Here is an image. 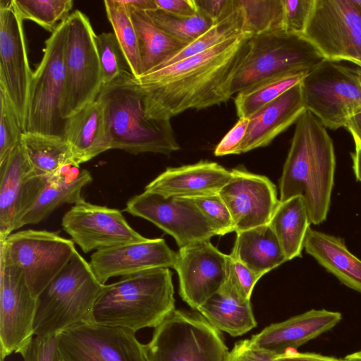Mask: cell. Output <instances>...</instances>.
I'll list each match as a JSON object with an SVG mask.
<instances>
[{
  "mask_svg": "<svg viewBox=\"0 0 361 361\" xmlns=\"http://www.w3.org/2000/svg\"><path fill=\"white\" fill-rule=\"evenodd\" d=\"M276 359L279 361H343V359L313 353H300L296 350H288L276 356Z\"/></svg>",
  "mask_w": 361,
  "mask_h": 361,
  "instance_id": "49",
  "label": "cell"
},
{
  "mask_svg": "<svg viewBox=\"0 0 361 361\" xmlns=\"http://www.w3.org/2000/svg\"><path fill=\"white\" fill-rule=\"evenodd\" d=\"M357 68H358V73H359V75H360V81H361V68L359 67Z\"/></svg>",
  "mask_w": 361,
  "mask_h": 361,
  "instance_id": "56",
  "label": "cell"
},
{
  "mask_svg": "<svg viewBox=\"0 0 361 361\" xmlns=\"http://www.w3.org/2000/svg\"><path fill=\"white\" fill-rule=\"evenodd\" d=\"M250 118H239L226 134L214 149L216 157L241 154L242 144L249 125Z\"/></svg>",
  "mask_w": 361,
  "mask_h": 361,
  "instance_id": "45",
  "label": "cell"
},
{
  "mask_svg": "<svg viewBox=\"0 0 361 361\" xmlns=\"http://www.w3.org/2000/svg\"><path fill=\"white\" fill-rule=\"evenodd\" d=\"M97 99L104 107L111 149L165 155L180 149L171 120L152 115L145 92L128 70L103 85Z\"/></svg>",
  "mask_w": 361,
  "mask_h": 361,
  "instance_id": "3",
  "label": "cell"
},
{
  "mask_svg": "<svg viewBox=\"0 0 361 361\" xmlns=\"http://www.w3.org/2000/svg\"><path fill=\"white\" fill-rule=\"evenodd\" d=\"M123 1L129 6L145 11L158 8L155 0H123Z\"/></svg>",
  "mask_w": 361,
  "mask_h": 361,
  "instance_id": "51",
  "label": "cell"
},
{
  "mask_svg": "<svg viewBox=\"0 0 361 361\" xmlns=\"http://www.w3.org/2000/svg\"><path fill=\"white\" fill-rule=\"evenodd\" d=\"M316 0H282L283 30L303 35Z\"/></svg>",
  "mask_w": 361,
  "mask_h": 361,
  "instance_id": "43",
  "label": "cell"
},
{
  "mask_svg": "<svg viewBox=\"0 0 361 361\" xmlns=\"http://www.w3.org/2000/svg\"><path fill=\"white\" fill-rule=\"evenodd\" d=\"M19 353L24 361H63L56 336L34 335Z\"/></svg>",
  "mask_w": 361,
  "mask_h": 361,
  "instance_id": "44",
  "label": "cell"
},
{
  "mask_svg": "<svg viewBox=\"0 0 361 361\" xmlns=\"http://www.w3.org/2000/svg\"><path fill=\"white\" fill-rule=\"evenodd\" d=\"M66 34V20L45 42L42 59L32 77L23 133L65 138L66 120L63 116V102Z\"/></svg>",
  "mask_w": 361,
  "mask_h": 361,
  "instance_id": "7",
  "label": "cell"
},
{
  "mask_svg": "<svg viewBox=\"0 0 361 361\" xmlns=\"http://www.w3.org/2000/svg\"><path fill=\"white\" fill-rule=\"evenodd\" d=\"M0 240H5L36 200L47 177L33 169L20 141L0 164Z\"/></svg>",
  "mask_w": 361,
  "mask_h": 361,
  "instance_id": "20",
  "label": "cell"
},
{
  "mask_svg": "<svg viewBox=\"0 0 361 361\" xmlns=\"http://www.w3.org/2000/svg\"><path fill=\"white\" fill-rule=\"evenodd\" d=\"M355 143V150L351 153L353 169L357 180L361 182V142L353 137Z\"/></svg>",
  "mask_w": 361,
  "mask_h": 361,
  "instance_id": "50",
  "label": "cell"
},
{
  "mask_svg": "<svg viewBox=\"0 0 361 361\" xmlns=\"http://www.w3.org/2000/svg\"><path fill=\"white\" fill-rule=\"evenodd\" d=\"M344 61H348L355 64L357 67L361 68V53L355 57L348 58Z\"/></svg>",
  "mask_w": 361,
  "mask_h": 361,
  "instance_id": "54",
  "label": "cell"
},
{
  "mask_svg": "<svg viewBox=\"0 0 361 361\" xmlns=\"http://www.w3.org/2000/svg\"><path fill=\"white\" fill-rule=\"evenodd\" d=\"M92 180L87 170H80L79 166L73 164L64 166L56 174L47 177L44 188L20 217L16 230L27 224L39 223L63 204H75L83 201L82 190Z\"/></svg>",
  "mask_w": 361,
  "mask_h": 361,
  "instance_id": "26",
  "label": "cell"
},
{
  "mask_svg": "<svg viewBox=\"0 0 361 361\" xmlns=\"http://www.w3.org/2000/svg\"><path fill=\"white\" fill-rule=\"evenodd\" d=\"M324 59L302 35L281 30L252 36L229 83V97L276 78L308 73Z\"/></svg>",
  "mask_w": 361,
  "mask_h": 361,
  "instance_id": "6",
  "label": "cell"
},
{
  "mask_svg": "<svg viewBox=\"0 0 361 361\" xmlns=\"http://www.w3.org/2000/svg\"><path fill=\"white\" fill-rule=\"evenodd\" d=\"M189 199L207 219L217 235L235 231L231 213L219 193Z\"/></svg>",
  "mask_w": 361,
  "mask_h": 361,
  "instance_id": "41",
  "label": "cell"
},
{
  "mask_svg": "<svg viewBox=\"0 0 361 361\" xmlns=\"http://www.w3.org/2000/svg\"><path fill=\"white\" fill-rule=\"evenodd\" d=\"M325 59L361 53V16L351 0H316L303 35Z\"/></svg>",
  "mask_w": 361,
  "mask_h": 361,
  "instance_id": "12",
  "label": "cell"
},
{
  "mask_svg": "<svg viewBox=\"0 0 361 361\" xmlns=\"http://www.w3.org/2000/svg\"><path fill=\"white\" fill-rule=\"evenodd\" d=\"M304 248L342 283L361 293V260L348 250L343 238L310 228Z\"/></svg>",
  "mask_w": 361,
  "mask_h": 361,
  "instance_id": "27",
  "label": "cell"
},
{
  "mask_svg": "<svg viewBox=\"0 0 361 361\" xmlns=\"http://www.w3.org/2000/svg\"><path fill=\"white\" fill-rule=\"evenodd\" d=\"M104 4L107 18L122 49L129 71L137 79L142 74V64L137 35L128 8L123 0H106Z\"/></svg>",
  "mask_w": 361,
  "mask_h": 361,
  "instance_id": "33",
  "label": "cell"
},
{
  "mask_svg": "<svg viewBox=\"0 0 361 361\" xmlns=\"http://www.w3.org/2000/svg\"><path fill=\"white\" fill-rule=\"evenodd\" d=\"M125 211L152 222L171 235L179 248L217 235L189 198L164 197L144 191L128 201Z\"/></svg>",
  "mask_w": 361,
  "mask_h": 361,
  "instance_id": "13",
  "label": "cell"
},
{
  "mask_svg": "<svg viewBox=\"0 0 361 361\" xmlns=\"http://www.w3.org/2000/svg\"><path fill=\"white\" fill-rule=\"evenodd\" d=\"M338 312L311 310L285 321L272 324L250 338L257 348L279 356L296 350L326 331L341 320Z\"/></svg>",
  "mask_w": 361,
  "mask_h": 361,
  "instance_id": "22",
  "label": "cell"
},
{
  "mask_svg": "<svg viewBox=\"0 0 361 361\" xmlns=\"http://www.w3.org/2000/svg\"><path fill=\"white\" fill-rule=\"evenodd\" d=\"M243 14V32L254 36L283 30L282 0H236Z\"/></svg>",
  "mask_w": 361,
  "mask_h": 361,
  "instance_id": "36",
  "label": "cell"
},
{
  "mask_svg": "<svg viewBox=\"0 0 361 361\" xmlns=\"http://www.w3.org/2000/svg\"><path fill=\"white\" fill-rule=\"evenodd\" d=\"M173 269L178 276L181 298L197 310L226 282L228 255L209 240L197 241L179 248Z\"/></svg>",
  "mask_w": 361,
  "mask_h": 361,
  "instance_id": "18",
  "label": "cell"
},
{
  "mask_svg": "<svg viewBox=\"0 0 361 361\" xmlns=\"http://www.w3.org/2000/svg\"><path fill=\"white\" fill-rule=\"evenodd\" d=\"M175 310L172 274L154 269L104 285L92 311V322L136 333L156 328Z\"/></svg>",
  "mask_w": 361,
  "mask_h": 361,
  "instance_id": "4",
  "label": "cell"
},
{
  "mask_svg": "<svg viewBox=\"0 0 361 361\" xmlns=\"http://www.w3.org/2000/svg\"><path fill=\"white\" fill-rule=\"evenodd\" d=\"M1 359L20 353L34 336L37 299L20 269L0 255Z\"/></svg>",
  "mask_w": 361,
  "mask_h": 361,
  "instance_id": "16",
  "label": "cell"
},
{
  "mask_svg": "<svg viewBox=\"0 0 361 361\" xmlns=\"http://www.w3.org/2000/svg\"><path fill=\"white\" fill-rule=\"evenodd\" d=\"M307 73L276 78L237 94L235 106L239 118H250L289 89L302 82Z\"/></svg>",
  "mask_w": 361,
  "mask_h": 361,
  "instance_id": "35",
  "label": "cell"
},
{
  "mask_svg": "<svg viewBox=\"0 0 361 361\" xmlns=\"http://www.w3.org/2000/svg\"><path fill=\"white\" fill-rule=\"evenodd\" d=\"M219 194L232 216L236 233L269 224L279 203L275 185L243 168L232 169Z\"/></svg>",
  "mask_w": 361,
  "mask_h": 361,
  "instance_id": "19",
  "label": "cell"
},
{
  "mask_svg": "<svg viewBox=\"0 0 361 361\" xmlns=\"http://www.w3.org/2000/svg\"><path fill=\"white\" fill-rule=\"evenodd\" d=\"M157 8L170 13L192 16L197 13L195 0H155Z\"/></svg>",
  "mask_w": 361,
  "mask_h": 361,
  "instance_id": "48",
  "label": "cell"
},
{
  "mask_svg": "<svg viewBox=\"0 0 361 361\" xmlns=\"http://www.w3.org/2000/svg\"><path fill=\"white\" fill-rule=\"evenodd\" d=\"M146 12L159 28L188 44L197 39L213 25L212 20L199 11L192 16H177L159 8Z\"/></svg>",
  "mask_w": 361,
  "mask_h": 361,
  "instance_id": "38",
  "label": "cell"
},
{
  "mask_svg": "<svg viewBox=\"0 0 361 361\" xmlns=\"http://www.w3.org/2000/svg\"><path fill=\"white\" fill-rule=\"evenodd\" d=\"M262 276L228 255L227 278L225 283L243 299L250 300L253 288Z\"/></svg>",
  "mask_w": 361,
  "mask_h": 361,
  "instance_id": "42",
  "label": "cell"
},
{
  "mask_svg": "<svg viewBox=\"0 0 361 361\" xmlns=\"http://www.w3.org/2000/svg\"><path fill=\"white\" fill-rule=\"evenodd\" d=\"M306 110L331 130L346 128L361 112V81L358 68L324 59L301 82Z\"/></svg>",
  "mask_w": 361,
  "mask_h": 361,
  "instance_id": "9",
  "label": "cell"
},
{
  "mask_svg": "<svg viewBox=\"0 0 361 361\" xmlns=\"http://www.w3.org/2000/svg\"><path fill=\"white\" fill-rule=\"evenodd\" d=\"M343 361H361V350L348 355Z\"/></svg>",
  "mask_w": 361,
  "mask_h": 361,
  "instance_id": "53",
  "label": "cell"
},
{
  "mask_svg": "<svg viewBox=\"0 0 361 361\" xmlns=\"http://www.w3.org/2000/svg\"><path fill=\"white\" fill-rule=\"evenodd\" d=\"M56 336L63 361H146L142 344L127 329L90 322Z\"/></svg>",
  "mask_w": 361,
  "mask_h": 361,
  "instance_id": "14",
  "label": "cell"
},
{
  "mask_svg": "<svg viewBox=\"0 0 361 361\" xmlns=\"http://www.w3.org/2000/svg\"><path fill=\"white\" fill-rule=\"evenodd\" d=\"M104 285L98 281L90 263L76 251L36 298L34 335L56 336L92 322L93 307Z\"/></svg>",
  "mask_w": 361,
  "mask_h": 361,
  "instance_id": "5",
  "label": "cell"
},
{
  "mask_svg": "<svg viewBox=\"0 0 361 361\" xmlns=\"http://www.w3.org/2000/svg\"><path fill=\"white\" fill-rule=\"evenodd\" d=\"M23 21L13 0L0 1V87L8 94L24 133L33 72L29 65Z\"/></svg>",
  "mask_w": 361,
  "mask_h": 361,
  "instance_id": "15",
  "label": "cell"
},
{
  "mask_svg": "<svg viewBox=\"0 0 361 361\" xmlns=\"http://www.w3.org/2000/svg\"><path fill=\"white\" fill-rule=\"evenodd\" d=\"M197 11L202 13L215 24L234 9V0H195Z\"/></svg>",
  "mask_w": 361,
  "mask_h": 361,
  "instance_id": "47",
  "label": "cell"
},
{
  "mask_svg": "<svg viewBox=\"0 0 361 361\" xmlns=\"http://www.w3.org/2000/svg\"><path fill=\"white\" fill-rule=\"evenodd\" d=\"M20 18L34 21L53 33L69 17L72 0H13Z\"/></svg>",
  "mask_w": 361,
  "mask_h": 361,
  "instance_id": "37",
  "label": "cell"
},
{
  "mask_svg": "<svg viewBox=\"0 0 361 361\" xmlns=\"http://www.w3.org/2000/svg\"><path fill=\"white\" fill-rule=\"evenodd\" d=\"M178 252L163 238L124 244L97 250L91 255L90 265L103 284L111 277L128 276L145 271L174 268Z\"/></svg>",
  "mask_w": 361,
  "mask_h": 361,
  "instance_id": "21",
  "label": "cell"
},
{
  "mask_svg": "<svg viewBox=\"0 0 361 361\" xmlns=\"http://www.w3.org/2000/svg\"><path fill=\"white\" fill-rule=\"evenodd\" d=\"M21 143L30 164L41 176L49 177L66 165L76 166L71 147L65 138L25 133Z\"/></svg>",
  "mask_w": 361,
  "mask_h": 361,
  "instance_id": "32",
  "label": "cell"
},
{
  "mask_svg": "<svg viewBox=\"0 0 361 361\" xmlns=\"http://www.w3.org/2000/svg\"><path fill=\"white\" fill-rule=\"evenodd\" d=\"M95 44L103 85L112 82L123 71H129L122 49L114 32L96 35Z\"/></svg>",
  "mask_w": 361,
  "mask_h": 361,
  "instance_id": "39",
  "label": "cell"
},
{
  "mask_svg": "<svg viewBox=\"0 0 361 361\" xmlns=\"http://www.w3.org/2000/svg\"><path fill=\"white\" fill-rule=\"evenodd\" d=\"M305 110L300 82L249 118L241 153L269 145Z\"/></svg>",
  "mask_w": 361,
  "mask_h": 361,
  "instance_id": "24",
  "label": "cell"
},
{
  "mask_svg": "<svg viewBox=\"0 0 361 361\" xmlns=\"http://www.w3.org/2000/svg\"><path fill=\"white\" fill-rule=\"evenodd\" d=\"M346 128L353 137L357 138L361 142V112L353 116L348 121Z\"/></svg>",
  "mask_w": 361,
  "mask_h": 361,
  "instance_id": "52",
  "label": "cell"
},
{
  "mask_svg": "<svg viewBox=\"0 0 361 361\" xmlns=\"http://www.w3.org/2000/svg\"><path fill=\"white\" fill-rule=\"evenodd\" d=\"M231 176V171L219 164L201 161L166 169L145 186V191L164 197L204 196L219 193Z\"/></svg>",
  "mask_w": 361,
  "mask_h": 361,
  "instance_id": "23",
  "label": "cell"
},
{
  "mask_svg": "<svg viewBox=\"0 0 361 361\" xmlns=\"http://www.w3.org/2000/svg\"><path fill=\"white\" fill-rule=\"evenodd\" d=\"M65 139L76 166L111 149L102 104L97 99L66 119Z\"/></svg>",
  "mask_w": 361,
  "mask_h": 361,
  "instance_id": "25",
  "label": "cell"
},
{
  "mask_svg": "<svg viewBox=\"0 0 361 361\" xmlns=\"http://www.w3.org/2000/svg\"><path fill=\"white\" fill-rule=\"evenodd\" d=\"M1 255L17 266L37 298L77 251L74 242L48 231L24 230L0 240Z\"/></svg>",
  "mask_w": 361,
  "mask_h": 361,
  "instance_id": "11",
  "label": "cell"
},
{
  "mask_svg": "<svg viewBox=\"0 0 361 361\" xmlns=\"http://www.w3.org/2000/svg\"><path fill=\"white\" fill-rule=\"evenodd\" d=\"M351 2L361 16V0H351Z\"/></svg>",
  "mask_w": 361,
  "mask_h": 361,
  "instance_id": "55",
  "label": "cell"
},
{
  "mask_svg": "<svg viewBox=\"0 0 361 361\" xmlns=\"http://www.w3.org/2000/svg\"><path fill=\"white\" fill-rule=\"evenodd\" d=\"M142 349L146 361H226L229 352L220 331L200 314L176 309Z\"/></svg>",
  "mask_w": 361,
  "mask_h": 361,
  "instance_id": "8",
  "label": "cell"
},
{
  "mask_svg": "<svg viewBox=\"0 0 361 361\" xmlns=\"http://www.w3.org/2000/svg\"><path fill=\"white\" fill-rule=\"evenodd\" d=\"M234 6L233 11L228 16L221 21L213 24L209 29L197 39L188 44L180 52L156 68L178 62L201 53L228 39L243 34V14L241 8L237 4L236 0H234Z\"/></svg>",
  "mask_w": 361,
  "mask_h": 361,
  "instance_id": "34",
  "label": "cell"
},
{
  "mask_svg": "<svg viewBox=\"0 0 361 361\" xmlns=\"http://www.w3.org/2000/svg\"><path fill=\"white\" fill-rule=\"evenodd\" d=\"M197 311L214 327L232 336H242L257 326L251 301L225 283Z\"/></svg>",
  "mask_w": 361,
  "mask_h": 361,
  "instance_id": "28",
  "label": "cell"
},
{
  "mask_svg": "<svg viewBox=\"0 0 361 361\" xmlns=\"http://www.w3.org/2000/svg\"><path fill=\"white\" fill-rule=\"evenodd\" d=\"M23 133L13 106L0 87V164L20 142Z\"/></svg>",
  "mask_w": 361,
  "mask_h": 361,
  "instance_id": "40",
  "label": "cell"
},
{
  "mask_svg": "<svg viewBox=\"0 0 361 361\" xmlns=\"http://www.w3.org/2000/svg\"><path fill=\"white\" fill-rule=\"evenodd\" d=\"M126 6L137 35L142 75L161 66L188 44L159 28L146 11Z\"/></svg>",
  "mask_w": 361,
  "mask_h": 361,
  "instance_id": "30",
  "label": "cell"
},
{
  "mask_svg": "<svg viewBox=\"0 0 361 361\" xmlns=\"http://www.w3.org/2000/svg\"><path fill=\"white\" fill-rule=\"evenodd\" d=\"M66 21V84L63 102V116L66 120L95 101L103 85L95 44L96 34L89 18L76 10Z\"/></svg>",
  "mask_w": 361,
  "mask_h": 361,
  "instance_id": "10",
  "label": "cell"
},
{
  "mask_svg": "<svg viewBox=\"0 0 361 361\" xmlns=\"http://www.w3.org/2000/svg\"><path fill=\"white\" fill-rule=\"evenodd\" d=\"M231 257L264 276L288 261L269 224L236 233Z\"/></svg>",
  "mask_w": 361,
  "mask_h": 361,
  "instance_id": "29",
  "label": "cell"
},
{
  "mask_svg": "<svg viewBox=\"0 0 361 361\" xmlns=\"http://www.w3.org/2000/svg\"><path fill=\"white\" fill-rule=\"evenodd\" d=\"M279 181V202L300 196L311 224L326 219L334 186L336 156L326 128L308 110L295 123Z\"/></svg>",
  "mask_w": 361,
  "mask_h": 361,
  "instance_id": "2",
  "label": "cell"
},
{
  "mask_svg": "<svg viewBox=\"0 0 361 361\" xmlns=\"http://www.w3.org/2000/svg\"><path fill=\"white\" fill-rule=\"evenodd\" d=\"M1 361H4V360H1Z\"/></svg>",
  "mask_w": 361,
  "mask_h": 361,
  "instance_id": "57",
  "label": "cell"
},
{
  "mask_svg": "<svg viewBox=\"0 0 361 361\" xmlns=\"http://www.w3.org/2000/svg\"><path fill=\"white\" fill-rule=\"evenodd\" d=\"M61 225L85 253L147 240L128 224L120 210L85 200L63 215Z\"/></svg>",
  "mask_w": 361,
  "mask_h": 361,
  "instance_id": "17",
  "label": "cell"
},
{
  "mask_svg": "<svg viewBox=\"0 0 361 361\" xmlns=\"http://www.w3.org/2000/svg\"><path fill=\"white\" fill-rule=\"evenodd\" d=\"M226 361H279L276 356L255 346L250 339L234 344L228 352Z\"/></svg>",
  "mask_w": 361,
  "mask_h": 361,
  "instance_id": "46",
  "label": "cell"
},
{
  "mask_svg": "<svg viewBox=\"0 0 361 361\" xmlns=\"http://www.w3.org/2000/svg\"><path fill=\"white\" fill-rule=\"evenodd\" d=\"M250 35L233 37L201 53L155 68L137 80L153 116L171 118L188 109L227 102L229 83L243 59Z\"/></svg>",
  "mask_w": 361,
  "mask_h": 361,
  "instance_id": "1",
  "label": "cell"
},
{
  "mask_svg": "<svg viewBox=\"0 0 361 361\" xmlns=\"http://www.w3.org/2000/svg\"><path fill=\"white\" fill-rule=\"evenodd\" d=\"M311 221L302 197L279 202L269 225L288 259L300 257Z\"/></svg>",
  "mask_w": 361,
  "mask_h": 361,
  "instance_id": "31",
  "label": "cell"
}]
</instances>
